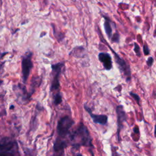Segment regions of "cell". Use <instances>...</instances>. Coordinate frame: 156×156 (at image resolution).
<instances>
[{"label":"cell","mask_w":156,"mask_h":156,"mask_svg":"<svg viewBox=\"0 0 156 156\" xmlns=\"http://www.w3.org/2000/svg\"><path fill=\"white\" fill-rule=\"evenodd\" d=\"M133 132L135 133H139V128L138 126H135L134 128H133Z\"/></svg>","instance_id":"cell-18"},{"label":"cell","mask_w":156,"mask_h":156,"mask_svg":"<svg viewBox=\"0 0 156 156\" xmlns=\"http://www.w3.org/2000/svg\"><path fill=\"white\" fill-rule=\"evenodd\" d=\"M62 95L60 93H58L55 94L54 97V103L55 105H58L62 102Z\"/></svg>","instance_id":"cell-12"},{"label":"cell","mask_w":156,"mask_h":156,"mask_svg":"<svg viewBox=\"0 0 156 156\" xmlns=\"http://www.w3.org/2000/svg\"><path fill=\"white\" fill-rule=\"evenodd\" d=\"M14 147V143L12 141H9L5 138V140H2L0 143V153L1 155H7Z\"/></svg>","instance_id":"cell-9"},{"label":"cell","mask_w":156,"mask_h":156,"mask_svg":"<svg viewBox=\"0 0 156 156\" xmlns=\"http://www.w3.org/2000/svg\"><path fill=\"white\" fill-rule=\"evenodd\" d=\"M32 52L29 51L26 52L23 56L21 61V73L22 80L23 83H26L30 73V71L33 68Z\"/></svg>","instance_id":"cell-1"},{"label":"cell","mask_w":156,"mask_h":156,"mask_svg":"<svg viewBox=\"0 0 156 156\" xmlns=\"http://www.w3.org/2000/svg\"><path fill=\"white\" fill-rule=\"evenodd\" d=\"M116 112L117 115V138L118 141L120 142L121 138L119 136L120 131L123 127V123L127 120L126 113L122 105H119L116 107Z\"/></svg>","instance_id":"cell-5"},{"label":"cell","mask_w":156,"mask_h":156,"mask_svg":"<svg viewBox=\"0 0 156 156\" xmlns=\"http://www.w3.org/2000/svg\"><path fill=\"white\" fill-rule=\"evenodd\" d=\"M154 136L156 138V124L155 125L154 127Z\"/></svg>","instance_id":"cell-19"},{"label":"cell","mask_w":156,"mask_h":156,"mask_svg":"<svg viewBox=\"0 0 156 156\" xmlns=\"http://www.w3.org/2000/svg\"><path fill=\"white\" fill-rule=\"evenodd\" d=\"M85 108L90 115L91 118H92L94 122L101 124V125H105L107 123L108 116L105 115H95L92 113L91 110H90L87 106L85 105Z\"/></svg>","instance_id":"cell-8"},{"label":"cell","mask_w":156,"mask_h":156,"mask_svg":"<svg viewBox=\"0 0 156 156\" xmlns=\"http://www.w3.org/2000/svg\"><path fill=\"white\" fill-rule=\"evenodd\" d=\"M77 135L80 139V143L82 145L86 146H92L91 143V138L87 129V127L85 126L83 124H80L78 127Z\"/></svg>","instance_id":"cell-4"},{"label":"cell","mask_w":156,"mask_h":156,"mask_svg":"<svg viewBox=\"0 0 156 156\" xmlns=\"http://www.w3.org/2000/svg\"><path fill=\"white\" fill-rule=\"evenodd\" d=\"M143 52H144V54L145 55H147L149 54V49L148 48V46H147V43H144V45H143Z\"/></svg>","instance_id":"cell-15"},{"label":"cell","mask_w":156,"mask_h":156,"mask_svg":"<svg viewBox=\"0 0 156 156\" xmlns=\"http://www.w3.org/2000/svg\"><path fill=\"white\" fill-rule=\"evenodd\" d=\"M134 51L135 52V54L137 56L140 57L141 55L140 49L138 44L136 43H134Z\"/></svg>","instance_id":"cell-14"},{"label":"cell","mask_w":156,"mask_h":156,"mask_svg":"<svg viewBox=\"0 0 156 156\" xmlns=\"http://www.w3.org/2000/svg\"><path fill=\"white\" fill-rule=\"evenodd\" d=\"M155 35H156V30H155Z\"/></svg>","instance_id":"cell-21"},{"label":"cell","mask_w":156,"mask_h":156,"mask_svg":"<svg viewBox=\"0 0 156 156\" xmlns=\"http://www.w3.org/2000/svg\"><path fill=\"white\" fill-rule=\"evenodd\" d=\"M99 61L103 64L104 67L107 70H110L112 68V61L110 55L108 53L101 52L98 55Z\"/></svg>","instance_id":"cell-7"},{"label":"cell","mask_w":156,"mask_h":156,"mask_svg":"<svg viewBox=\"0 0 156 156\" xmlns=\"http://www.w3.org/2000/svg\"><path fill=\"white\" fill-rule=\"evenodd\" d=\"M119 38V34L118 33H115V34H113V35L112 37V40L113 42H118Z\"/></svg>","instance_id":"cell-16"},{"label":"cell","mask_w":156,"mask_h":156,"mask_svg":"<svg viewBox=\"0 0 156 156\" xmlns=\"http://www.w3.org/2000/svg\"><path fill=\"white\" fill-rule=\"evenodd\" d=\"M63 66L64 63L63 62H58L51 65L52 77L51 83V91H52L58 90L60 88L59 79Z\"/></svg>","instance_id":"cell-2"},{"label":"cell","mask_w":156,"mask_h":156,"mask_svg":"<svg viewBox=\"0 0 156 156\" xmlns=\"http://www.w3.org/2000/svg\"><path fill=\"white\" fill-rule=\"evenodd\" d=\"M77 156H82V155L81 154H78V155H77Z\"/></svg>","instance_id":"cell-20"},{"label":"cell","mask_w":156,"mask_h":156,"mask_svg":"<svg viewBox=\"0 0 156 156\" xmlns=\"http://www.w3.org/2000/svg\"><path fill=\"white\" fill-rule=\"evenodd\" d=\"M104 18H105V21H104V29L105 30L106 34L107 35L108 38H110L112 37V29L111 25L110 24L109 20L106 17H104Z\"/></svg>","instance_id":"cell-10"},{"label":"cell","mask_w":156,"mask_h":156,"mask_svg":"<svg viewBox=\"0 0 156 156\" xmlns=\"http://www.w3.org/2000/svg\"><path fill=\"white\" fill-rule=\"evenodd\" d=\"M65 146V144L64 142L57 140L54 144V149L55 151H58V150L63 148Z\"/></svg>","instance_id":"cell-11"},{"label":"cell","mask_w":156,"mask_h":156,"mask_svg":"<svg viewBox=\"0 0 156 156\" xmlns=\"http://www.w3.org/2000/svg\"><path fill=\"white\" fill-rule=\"evenodd\" d=\"M130 95L135 99V101L136 102V103H137L139 105H140V96H139L137 94L133 93H132V92H130Z\"/></svg>","instance_id":"cell-13"},{"label":"cell","mask_w":156,"mask_h":156,"mask_svg":"<svg viewBox=\"0 0 156 156\" xmlns=\"http://www.w3.org/2000/svg\"><path fill=\"white\" fill-rule=\"evenodd\" d=\"M147 65L149 66H151L152 65V64H153V63H154V59H153V58L152 57H149V58H148V59L147 60Z\"/></svg>","instance_id":"cell-17"},{"label":"cell","mask_w":156,"mask_h":156,"mask_svg":"<svg viewBox=\"0 0 156 156\" xmlns=\"http://www.w3.org/2000/svg\"><path fill=\"white\" fill-rule=\"evenodd\" d=\"M0 66H1V65H0Z\"/></svg>","instance_id":"cell-22"},{"label":"cell","mask_w":156,"mask_h":156,"mask_svg":"<svg viewBox=\"0 0 156 156\" xmlns=\"http://www.w3.org/2000/svg\"><path fill=\"white\" fill-rule=\"evenodd\" d=\"M73 124L74 121L70 117L66 116L62 118L57 124V130L58 134L62 137L66 135Z\"/></svg>","instance_id":"cell-3"},{"label":"cell","mask_w":156,"mask_h":156,"mask_svg":"<svg viewBox=\"0 0 156 156\" xmlns=\"http://www.w3.org/2000/svg\"><path fill=\"white\" fill-rule=\"evenodd\" d=\"M110 48V46H109ZM111 51L113 52V53L115 55V62L118 65V66L119 68V69L124 73V74L130 77V75H131V71H130V67L126 63V62L122 58H121L114 51L113 49H112V48H110Z\"/></svg>","instance_id":"cell-6"}]
</instances>
